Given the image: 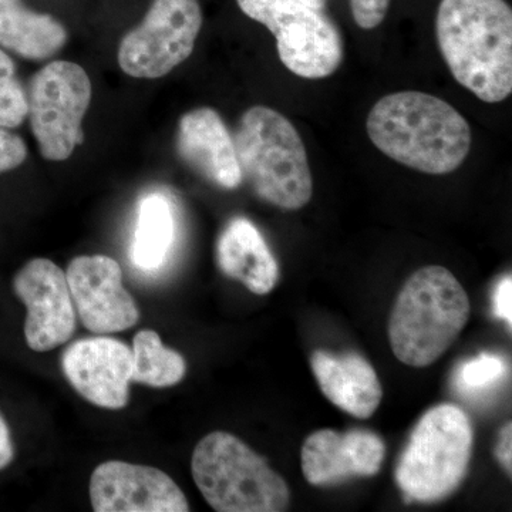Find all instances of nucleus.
<instances>
[{
    "label": "nucleus",
    "instance_id": "1",
    "mask_svg": "<svg viewBox=\"0 0 512 512\" xmlns=\"http://www.w3.org/2000/svg\"><path fill=\"white\" fill-rule=\"evenodd\" d=\"M366 128L384 156L424 174L453 173L470 153L468 121L429 93L387 94L370 110Z\"/></svg>",
    "mask_w": 512,
    "mask_h": 512
},
{
    "label": "nucleus",
    "instance_id": "2",
    "mask_svg": "<svg viewBox=\"0 0 512 512\" xmlns=\"http://www.w3.org/2000/svg\"><path fill=\"white\" fill-rule=\"evenodd\" d=\"M440 52L458 84L485 103L512 92V10L505 0H441Z\"/></svg>",
    "mask_w": 512,
    "mask_h": 512
},
{
    "label": "nucleus",
    "instance_id": "3",
    "mask_svg": "<svg viewBox=\"0 0 512 512\" xmlns=\"http://www.w3.org/2000/svg\"><path fill=\"white\" fill-rule=\"evenodd\" d=\"M470 298L444 266L414 272L390 313L389 340L394 356L412 367H427L456 342L470 320Z\"/></svg>",
    "mask_w": 512,
    "mask_h": 512
},
{
    "label": "nucleus",
    "instance_id": "4",
    "mask_svg": "<svg viewBox=\"0 0 512 512\" xmlns=\"http://www.w3.org/2000/svg\"><path fill=\"white\" fill-rule=\"evenodd\" d=\"M242 178L261 200L286 211L301 210L312 198L305 144L284 114L265 106L245 111L234 137Z\"/></svg>",
    "mask_w": 512,
    "mask_h": 512
},
{
    "label": "nucleus",
    "instance_id": "5",
    "mask_svg": "<svg viewBox=\"0 0 512 512\" xmlns=\"http://www.w3.org/2000/svg\"><path fill=\"white\" fill-rule=\"evenodd\" d=\"M191 470L205 501L218 512H282L291 503L284 478L225 431H214L197 444Z\"/></svg>",
    "mask_w": 512,
    "mask_h": 512
},
{
    "label": "nucleus",
    "instance_id": "6",
    "mask_svg": "<svg viewBox=\"0 0 512 512\" xmlns=\"http://www.w3.org/2000/svg\"><path fill=\"white\" fill-rule=\"evenodd\" d=\"M473 446V424L464 410L447 403L431 407L397 464L396 481L406 500L430 504L453 494L467 476Z\"/></svg>",
    "mask_w": 512,
    "mask_h": 512
},
{
    "label": "nucleus",
    "instance_id": "7",
    "mask_svg": "<svg viewBox=\"0 0 512 512\" xmlns=\"http://www.w3.org/2000/svg\"><path fill=\"white\" fill-rule=\"evenodd\" d=\"M239 9L271 30L286 69L303 79H325L343 62L339 29L302 0H237Z\"/></svg>",
    "mask_w": 512,
    "mask_h": 512
},
{
    "label": "nucleus",
    "instance_id": "8",
    "mask_svg": "<svg viewBox=\"0 0 512 512\" xmlns=\"http://www.w3.org/2000/svg\"><path fill=\"white\" fill-rule=\"evenodd\" d=\"M92 94L86 70L66 60L46 64L30 79L28 119L43 158L67 160L83 144L82 124Z\"/></svg>",
    "mask_w": 512,
    "mask_h": 512
},
{
    "label": "nucleus",
    "instance_id": "9",
    "mask_svg": "<svg viewBox=\"0 0 512 512\" xmlns=\"http://www.w3.org/2000/svg\"><path fill=\"white\" fill-rule=\"evenodd\" d=\"M201 28L198 0H154L143 22L121 40V70L136 79L167 76L194 52Z\"/></svg>",
    "mask_w": 512,
    "mask_h": 512
},
{
    "label": "nucleus",
    "instance_id": "10",
    "mask_svg": "<svg viewBox=\"0 0 512 512\" xmlns=\"http://www.w3.org/2000/svg\"><path fill=\"white\" fill-rule=\"evenodd\" d=\"M13 291L28 309L25 338L35 352H49L69 342L76 330L66 272L46 258H35L13 278Z\"/></svg>",
    "mask_w": 512,
    "mask_h": 512
},
{
    "label": "nucleus",
    "instance_id": "11",
    "mask_svg": "<svg viewBox=\"0 0 512 512\" xmlns=\"http://www.w3.org/2000/svg\"><path fill=\"white\" fill-rule=\"evenodd\" d=\"M74 309L84 328L96 335H110L133 328L140 311L123 286V272L106 255L77 256L66 272Z\"/></svg>",
    "mask_w": 512,
    "mask_h": 512
},
{
    "label": "nucleus",
    "instance_id": "12",
    "mask_svg": "<svg viewBox=\"0 0 512 512\" xmlns=\"http://www.w3.org/2000/svg\"><path fill=\"white\" fill-rule=\"evenodd\" d=\"M90 500L96 512H187V498L173 478L148 466L106 461L93 471Z\"/></svg>",
    "mask_w": 512,
    "mask_h": 512
},
{
    "label": "nucleus",
    "instance_id": "13",
    "mask_svg": "<svg viewBox=\"0 0 512 512\" xmlns=\"http://www.w3.org/2000/svg\"><path fill=\"white\" fill-rule=\"evenodd\" d=\"M62 367L87 402L110 410L127 406L133 353L126 343L106 336L77 340L64 350Z\"/></svg>",
    "mask_w": 512,
    "mask_h": 512
},
{
    "label": "nucleus",
    "instance_id": "14",
    "mask_svg": "<svg viewBox=\"0 0 512 512\" xmlns=\"http://www.w3.org/2000/svg\"><path fill=\"white\" fill-rule=\"evenodd\" d=\"M386 446L369 430H319L303 443L302 473L316 487L338 485L352 477H372L382 468Z\"/></svg>",
    "mask_w": 512,
    "mask_h": 512
},
{
    "label": "nucleus",
    "instance_id": "15",
    "mask_svg": "<svg viewBox=\"0 0 512 512\" xmlns=\"http://www.w3.org/2000/svg\"><path fill=\"white\" fill-rule=\"evenodd\" d=\"M177 151L192 170L217 187L235 190L244 180L234 138L215 110L201 107L181 117Z\"/></svg>",
    "mask_w": 512,
    "mask_h": 512
},
{
    "label": "nucleus",
    "instance_id": "16",
    "mask_svg": "<svg viewBox=\"0 0 512 512\" xmlns=\"http://www.w3.org/2000/svg\"><path fill=\"white\" fill-rule=\"evenodd\" d=\"M312 373L323 396L357 419H369L383 399L376 370L359 353L316 350L311 357Z\"/></svg>",
    "mask_w": 512,
    "mask_h": 512
},
{
    "label": "nucleus",
    "instance_id": "17",
    "mask_svg": "<svg viewBox=\"0 0 512 512\" xmlns=\"http://www.w3.org/2000/svg\"><path fill=\"white\" fill-rule=\"evenodd\" d=\"M217 261L225 275L256 295H266L278 284V262L259 229L247 218H234L221 232Z\"/></svg>",
    "mask_w": 512,
    "mask_h": 512
},
{
    "label": "nucleus",
    "instance_id": "18",
    "mask_svg": "<svg viewBox=\"0 0 512 512\" xmlns=\"http://www.w3.org/2000/svg\"><path fill=\"white\" fill-rule=\"evenodd\" d=\"M69 35L59 20L37 13L22 0H0V47L23 59H50L67 43Z\"/></svg>",
    "mask_w": 512,
    "mask_h": 512
},
{
    "label": "nucleus",
    "instance_id": "19",
    "mask_svg": "<svg viewBox=\"0 0 512 512\" xmlns=\"http://www.w3.org/2000/svg\"><path fill=\"white\" fill-rule=\"evenodd\" d=\"M175 218L171 202L160 192L144 195L138 202L131 261L143 272L163 268L173 248Z\"/></svg>",
    "mask_w": 512,
    "mask_h": 512
},
{
    "label": "nucleus",
    "instance_id": "20",
    "mask_svg": "<svg viewBox=\"0 0 512 512\" xmlns=\"http://www.w3.org/2000/svg\"><path fill=\"white\" fill-rule=\"evenodd\" d=\"M131 382L171 387L184 379L187 363L180 353L165 348L154 330H141L133 340Z\"/></svg>",
    "mask_w": 512,
    "mask_h": 512
},
{
    "label": "nucleus",
    "instance_id": "21",
    "mask_svg": "<svg viewBox=\"0 0 512 512\" xmlns=\"http://www.w3.org/2000/svg\"><path fill=\"white\" fill-rule=\"evenodd\" d=\"M28 119V92L12 57L0 47V128L12 130Z\"/></svg>",
    "mask_w": 512,
    "mask_h": 512
},
{
    "label": "nucleus",
    "instance_id": "22",
    "mask_svg": "<svg viewBox=\"0 0 512 512\" xmlns=\"http://www.w3.org/2000/svg\"><path fill=\"white\" fill-rule=\"evenodd\" d=\"M507 375V362L494 353H481L458 367L456 384L461 393L471 397H483L493 392Z\"/></svg>",
    "mask_w": 512,
    "mask_h": 512
},
{
    "label": "nucleus",
    "instance_id": "23",
    "mask_svg": "<svg viewBox=\"0 0 512 512\" xmlns=\"http://www.w3.org/2000/svg\"><path fill=\"white\" fill-rule=\"evenodd\" d=\"M28 158V146L23 138L6 128H0V174L15 170Z\"/></svg>",
    "mask_w": 512,
    "mask_h": 512
},
{
    "label": "nucleus",
    "instance_id": "24",
    "mask_svg": "<svg viewBox=\"0 0 512 512\" xmlns=\"http://www.w3.org/2000/svg\"><path fill=\"white\" fill-rule=\"evenodd\" d=\"M390 0H350L353 19L359 28L372 30L386 18Z\"/></svg>",
    "mask_w": 512,
    "mask_h": 512
},
{
    "label": "nucleus",
    "instance_id": "25",
    "mask_svg": "<svg viewBox=\"0 0 512 512\" xmlns=\"http://www.w3.org/2000/svg\"><path fill=\"white\" fill-rule=\"evenodd\" d=\"M494 315L512 325V279L511 275L504 276L498 282L494 291Z\"/></svg>",
    "mask_w": 512,
    "mask_h": 512
},
{
    "label": "nucleus",
    "instance_id": "26",
    "mask_svg": "<svg viewBox=\"0 0 512 512\" xmlns=\"http://www.w3.org/2000/svg\"><path fill=\"white\" fill-rule=\"evenodd\" d=\"M498 461L501 466L511 476L512 471V426L511 423L505 424L500 431V440H498L497 448H495Z\"/></svg>",
    "mask_w": 512,
    "mask_h": 512
},
{
    "label": "nucleus",
    "instance_id": "27",
    "mask_svg": "<svg viewBox=\"0 0 512 512\" xmlns=\"http://www.w3.org/2000/svg\"><path fill=\"white\" fill-rule=\"evenodd\" d=\"M13 458H15V444H13L8 423L0 414V471L5 470L12 463Z\"/></svg>",
    "mask_w": 512,
    "mask_h": 512
},
{
    "label": "nucleus",
    "instance_id": "28",
    "mask_svg": "<svg viewBox=\"0 0 512 512\" xmlns=\"http://www.w3.org/2000/svg\"><path fill=\"white\" fill-rule=\"evenodd\" d=\"M302 2L308 3L312 8L322 10L325 8L326 0H302Z\"/></svg>",
    "mask_w": 512,
    "mask_h": 512
}]
</instances>
